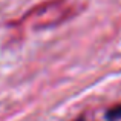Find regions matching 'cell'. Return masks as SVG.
<instances>
[{
	"mask_svg": "<svg viewBox=\"0 0 121 121\" xmlns=\"http://www.w3.org/2000/svg\"><path fill=\"white\" fill-rule=\"evenodd\" d=\"M118 120H121V104L110 107L103 115V121H118Z\"/></svg>",
	"mask_w": 121,
	"mask_h": 121,
	"instance_id": "6da1fadb",
	"label": "cell"
}]
</instances>
